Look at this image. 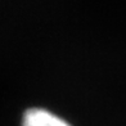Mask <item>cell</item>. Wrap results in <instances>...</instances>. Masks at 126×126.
I'll use <instances>...</instances> for the list:
<instances>
[{"instance_id": "1", "label": "cell", "mask_w": 126, "mask_h": 126, "mask_svg": "<svg viewBox=\"0 0 126 126\" xmlns=\"http://www.w3.org/2000/svg\"><path fill=\"white\" fill-rule=\"evenodd\" d=\"M22 126H72V124L48 108L32 107L25 111Z\"/></svg>"}]
</instances>
